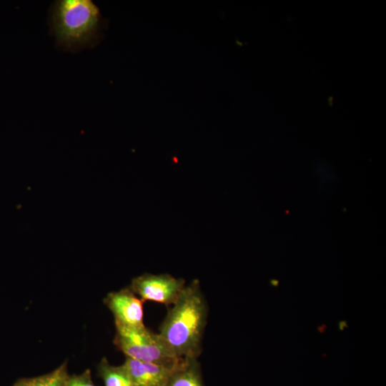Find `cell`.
I'll return each mask as SVG.
<instances>
[{
  "label": "cell",
  "instance_id": "cell-4",
  "mask_svg": "<svg viewBox=\"0 0 386 386\" xmlns=\"http://www.w3.org/2000/svg\"><path fill=\"white\" fill-rule=\"evenodd\" d=\"M182 278L169 274L144 273L132 279L129 289L144 301L172 305L185 287Z\"/></svg>",
  "mask_w": 386,
  "mask_h": 386
},
{
  "label": "cell",
  "instance_id": "cell-8",
  "mask_svg": "<svg viewBox=\"0 0 386 386\" xmlns=\"http://www.w3.org/2000/svg\"><path fill=\"white\" fill-rule=\"evenodd\" d=\"M98 374L104 386H133L124 365H112L105 357L98 365Z\"/></svg>",
  "mask_w": 386,
  "mask_h": 386
},
{
  "label": "cell",
  "instance_id": "cell-5",
  "mask_svg": "<svg viewBox=\"0 0 386 386\" xmlns=\"http://www.w3.org/2000/svg\"><path fill=\"white\" fill-rule=\"evenodd\" d=\"M112 313L114 323L128 327L144 326V301L129 287L109 293L104 300Z\"/></svg>",
  "mask_w": 386,
  "mask_h": 386
},
{
  "label": "cell",
  "instance_id": "cell-1",
  "mask_svg": "<svg viewBox=\"0 0 386 386\" xmlns=\"http://www.w3.org/2000/svg\"><path fill=\"white\" fill-rule=\"evenodd\" d=\"M207 304L198 279L185 285L157 332L179 359L197 358L207 320Z\"/></svg>",
  "mask_w": 386,
  "mask_h": 386
},
{
  "label": "cell",
  "instance_id": "cell-11",
  "mask_svg": "<svg viewBox=\"0 0 386 386\" xmlns=\"http://www.w3.org/2000/svg\"><path fill=\"white\" fill-rule=\"evenodd\" d=\"M13 386H28V385H26L24 379L23 378V379L19 380L16 382H15Z\"/></svg>",
  "mask_w": 386,
  "mask_h": 386
},
{
  "label": "cell",
  "instance_id": "cell-3",
  "mask_svg": "<svg viewBox=\"0 0 386 386\" xmlns=\"http://www.w3.org/2000/svg\"><path fill=\"white\" fill-rule=\"evenodd\" d=\"M114 343L127 357L144 362L177 367L182 360L177 357L158 333L141 327L116 325Z\"/></svg>",
  "mask_w": 386,
  "mask_h": 386
},
{
  "label": "cell",
  "instance_id": "cell-7",
  "mask_svg": "<svg viewBox=\"0 0 386 386\" xmlns=\"http://www.w3.org/2000/svg\"><path fill=\"white\" fill-rule=\"evenodd\" d=\"M165 386H204L197 358L183 359Z\"/></svg>",
  "mask_w": 386,
  "mask_h": 386
},
{
  "label": "cell",
  "instance_id": "cell-2",
  "mask_svg": "<svg viewBox=\"0 0 386 386\" xmlns=\"http://www.w3.org/2000/svg\"><path fill=\"white\" fill-rule=\"evenodd\" d=\"M50 14L51 29L61 48L76 52L99 41L103 19L91 0L56 1Z\"/></svg>",
  "mask_w": 386,
  "mask_h": 386
},
{
  "label": "cell",
  "instance_id": "cell-6",
  "mask_svg": "<svg viewBox=\"0 0 386 386\" xmlns=\"http://www.w3.org/2000/svg\"><path fill=\"white\" fill-rule=\"evenodd\" d=\"M182 362V361H181ZM133 386H165L175 367L144 362L126 357L122 364Z\"/></svg>",
  "mask_w": 386,
  "mask_h": 386
},
{
  "label": "cell",
  "instance_id": "cell-10",
  "mask_svg": "<svg viewBox=\"0 0 386 386\" xmlns=\"http://www.w3.org/2000/svg\"><path fill=\"white\" fill-rule=\"evenodd\" d=\"M67 386H95L91 379V370L87 369L81 374L69 375Z\"/></svg>",
  "mask_w": 386,
  "mask_h": 386
},
{
  "label": "cell",
  "instance_id": "cell-9",
  "mask_svg": "<svg viewBox=\"0 0 386 386\" xmlns=\"http://www.w3.org/2000/svg\"><path fill=\"white\" fill-rule=\"evenodd\" d=\"M69 375L65 362L49 373L24 379L28 386H67Z\"/></svg>",
  "mask_w": 386,
  "mask_h": 386
}]
</instances>
